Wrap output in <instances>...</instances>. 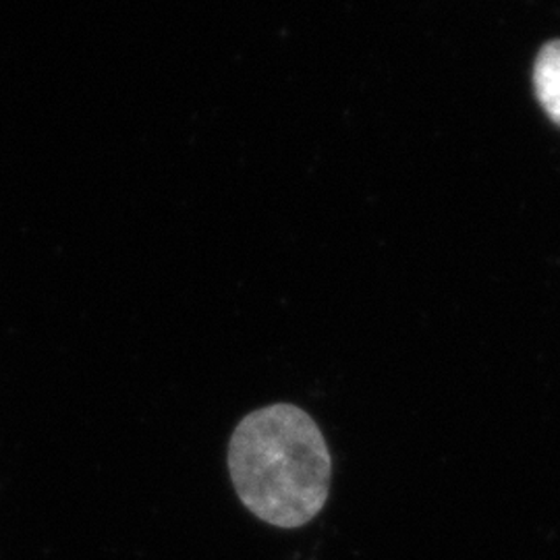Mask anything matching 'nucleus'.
<instances>
[{
    "label": "nucleus",
    "mask_w": 560,
    "mask_h": 560,
    "mask_svg": "<svg viewBox=\"0 0 560 560\" xmlns=\"http://www.w3.org/2000/svg\"><path fill=\"white\" fill-rule=\"evenodd\" d=\"M229 474L243 506L280 529L316 520L332 483V455L316 420L275 402L240 421L229 442Z\"/></svg>",
    "instance_id": "f257e3e1"
},
{
    "label": "nucleus",
    "mask_w": 560,
    "mask_h": 560,
    "mask_svg": "<svg viewBox=\"0 0 560 560\" xmlns=\"http://www.w3.org/2000/svg\"><path fill=\"white\" fill-rule=\"evenodd\" d=\"M534 88L546 115L560 125V40L541 48L534 67Z\"/></svg>",
    "instance_id": "f03ea898"
}]
</instances>
